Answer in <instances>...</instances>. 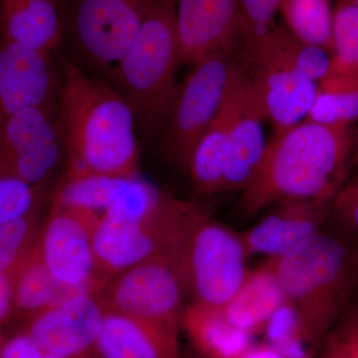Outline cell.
Here are the masks:
<instances>
[{
    "label": "cell",
    "instance_id": "1",
    "mask_svg": "<svg viewBox=\"0 0 358 358\" xmlns=\"http://www.w3.org/2000/svg\"><path fill=\"white\" fill-rule=\"evenodd\" d=\"M60 65L57 127L67 157L64 178L138 176L136 120L121 92L67 58Z\"/></svg>",
    "mask_w": 358,
    "mask_h": 358
},
{
    "label": "cell",
    "instance_id": "2",
    "mask_svg": "<svg viewBox=\"0 0 358 358\" xmlns=\"http://www.w3.org/2000/svg\"><path fill=\"white\" fill-rule=\"evenodd\" d=\"M350 150L346 124L307 121L277 134L242 192L240 210L251 216L289 200L329 204L343 185Z\"/></svg>",
    "mask_w": 358,
    "mask_h": 358
},
{
    "label": "cell",
    "instance_id": "3",
    "mask_svg": "<svg viewBox=\"0 0 358 358\" xmlns=\"http://www.w3.org/2000/svg\"><path fill=\"white\" fill-rule=\"evenodd\" d=\"M205 213L193 202L157 194L145 178L131 181L92 230L100 272L110 280L152 257L178 248L185 233Z\"/></svg>",
    "mask_w": 358,
    "mask_h": 358
},
{
    "label": "cell",
    "instance_id": "4",
    "mask_svg": "<svg viewBox=\"0 0 358 358\" xmlns=\"http://www.w3.org/2000/svg\"><path fill=\"white\" fill-rule=\"evenodd\" d=\"M267 260L284 300L296 308L317 350L348 301L358 274V257L320 231L291 253Z\"/></svg>",
    "mask_w": 358,
    "mask_h": 358
},
{
    "label": "cell",
    "instance_id": "5",
    "mask_svg": "<svg viewBox=\"0 0 358 358\" xmlns=\"http://www.w3.org/2000/svg\"><path fill=\"white\" fill-rule=\"evenodd\" d=\"M180 64L176 0H157L113 78L143 131L152 133L166 122Z\"/></svg>",
    "mask_w": 358,
    "mask_h": 358
},
{
    "label": "cell",
    "instance_id": "6",
    "mask_svg": "<svg viewBox=\"0 0 358 358\" xmlns=\"http://www.w3.org/2000/svg\"><path fill=\"white\" fill-rule=\"evenodd\" d=\"M248 259L241 234L205 212L190 226L178 249L186 293L193 303L223 308L248 275Z\"/></svg>",
    "mask_w": 358,
    "mask_h": 358
},
{
    "label": "cell",
    "instance_id": "7",
    "mask_svg": "<svg viewBox=\"0 0 358 358\" xmlns=\"http://www.w3.org/2000/svg\"><path fill=\"white\" fill-rule=\"evenodd\" d=\"M230 52H218L193 66L174 94L162 145L183 169H187L195 145L218 115L241 70Z\"/></svg>",
    "mask_w": 358,
    "mask_h": 358
},
{
    "label": "cell",
    "instance_id": "8",
    "mask_svg": "<svg viewBox=\"0 0 358 358\" xmlns=\"http://www.w3.org/2000/svg\"><path fill=\"white\" fill-rule=\"evenodd\" d=\"M178 249L152 257L112 278L96 293L105 310L179 334L186 289Z\"/></svg>",
    "mask_w": 358,
    "mask_h": 358
},
{
    "label": "cell",
    "instance_id": "9",
    "mask_svg": "<svg viewBox=\"0 0 358 358\" xmlns=\"http://www.w3.org/2000/svg\"><path fill=\"white\" fill-rule=\"evenodd\" d=\"M157 0H73L71 32L90 63L114 78Z\"/></svg>",
    "mask_w": 358,
    "mask_h": 358
},
{
    "label": "cell",
    "instance_id": "10",
    "mask_svg": "<svg viewBox=\"0 0 358 358\" xmlns=\"http://www.w3.org/2000/svg\"><path fill=\"white\" fill-rule=\"evenodd\" d=\"M53 105L28 108L0 129V176L46 188L63 159L64 145Z\"/></svg>",
    "mask_w": 358,
    "mask_h": 358
},
{
    "label": "cell",
    "instance_id": "11",
    "mask_svg": "<svg viewBox=\"0 0 358 358\" xmlns=\"http://www.w3.org/2000/svg\"><path fill=\"white\" fill-rule=\"evenodd\" d=\"M94 226L81 214L53 202L37 242L40 258L51 275L65 286L88 293H98L110 281L96 262Z\"/></svg>",
    "mask_w": 358,
    "mask_h": 358
},
{
    "label": "cell",
    "instance_id": "12",
    "mask_svg": "<svg viewBox=\"0 0 358 358\" xmlns=\"http://www.w3.org/2000/svg\"><path fill=\"white\" fill-rule=\"evenodd\" d=\"M106 310L96 293H81L28 317L22 331L42 352L63 358H98Z\"/></svg>",
    "mask_w": 358,
    "mask_h": 358
},
{
    "label": "cell",
    "instance_id": "13",
    "mask_svg": "<svg viewBox=\"0 0 358 358\" xmlns=\"http://www.w3.org/2000/svg\"><path fill=\"white\" fill-rule=\"evenodd\" d=\"M60 87L50 55L0 37V129L21 110L53 105Z\"/></svg>",
    "mask_w": 358,
    "mask_h": 358
},
{
    "label": "cell",
    "instance_id": "14",
    "mask_svg": "<svg viewBox=\"0 0 358 358\" xmlns=\"http://www.w3.org/2000/svg\"><path fill=\"white\" fill-rule=\"evenodd\" d=\"M176 24L181 64L194 66L231 51L241 34L239 0H176Z\"/></svg>",
    "mask_w": 358,
    "mask_h": 358
},
{
    "label": "cell",
    "instance_id": "15",
    "mask_svg": "<svg viewBox=\"0 0 358 358\" xmlns=\"http://www.w3.org/2000/svg\"><path fill=\"white\" fill-rule=\"evenodd\" d=\"M275 205L260 222L242 233L249 258L253 255L280 258L320 232L327 204L289 200Z\"/></svg>",
    "mask_w": 358,
    "mask_h": 358
},
{
    "label": "cell",
    "instance_id": "16",
    "mask_svg": "<svg viewBox=\"0 0 358 358\" xmlns=\"http://www.w3.org/2000/svg\"><path fill=\"white\" fill-rule=\"evenodd\" d=\"M253 74L247 72L252 95L264 117L274 126L275 136L307 117L317 94L315 81L282 68L253 66Z\"/></svg>",
    "mask_w": 358,
    "mask_h": 358
},
{
    "label": "cell",
    "instance_id": "17",
    "mask_svg": "<svg viewBox=\"0 0 358 358\" xmlns=\"http://www.w3.org/2000/svg\"><path fill=\"white\" fill-rule=\"evenodd\" d=\"M265 120L252 95L247 71L236 114L231 128L227 164L221 192L243 190L253 180L262 164L268 143L262 127Z\"/></svg>",
    "mask_w": 358,
    "mask_h": 358
},
{
    "label": "cell",
    "instance_id": "18",
    "mask_svg": "<svg viewBox=\"0 0 358 358\" xmlns=\"http://www.w3.org/2000/svg\"><path fill=\"white\" fill-rule=\"evenodd\" d=\"M96 353L98 358H182L178 334L107 310Z\"/></svg>",
    "mask_w": 358,
    "mask_h": 358
},
{
    "label": "cell",
    "instance_id": "19",
    "mask_svg": "<svg viewBox=\"0 0 358 358\" xmlns=\"http://www.w3.org/2000/svg\"><path fill=\"white\" fill-rule=\"evenodd\" d=\"M1 38L50 55L64 34L61 6L52 0H0Z\"/></svg>",
    "mask_w": 358,
    "mask_h": 358
},
{
    "label": "cell",
    "instance_id": "20",
    "mask_svg": "<svg viewBox=\"0 0 358 358\" xmlns=\"http://www.w3.org/2000/svg\"><path fill=\"white\" fill-rule=\"evenodd\" d=\"M244 75L245 69L241 67L218 115L202 134L190 155L186 169L189 171L197 194L211 195L221 192L227 164L231 128L239 103Z\"/></svg>",
    "mask_w": 358,
    "mask_h": 358
},
{
    "label": "cell",
    "instance_id": "21",
    "mask_svg": "<svg viewBox=\"0 0 358 358\" xmlns=\"http://www.w3.org/2000/svg\"><path fill=\"white\" fill-rule=\"evenodd\" d=\"M180 327L205 358H243L255 345L253 334L235 327L222 308L192 303L183 310Z\"/></svg>",
    "mask_w": 358,
    "mask_h": 358
},
{
    "label": "cell",
    "instance_id": "22",
    "mask_svg": "<svg viewBox=\"0 0 358 358\" xmlns=\"http://www.w3.org/2000/svg\"><path fill=\"white\" fill-rule=\"evenodd\" d=\"M246 57L253 66L294 71L315 82L324 79L331 69V57L327 50L301 41L282 26H274L246 49Z\"/></svg>",
    "mask_w": 358,
    "mask_h": 358
},
{
    "label": "cell",
    "instance_id": "23",
    "mask_svg": "<svg viewBox=\"0 0 358 358\" xmlns=\"http://www.w3.org/2000/svg\"><path fill=\"white\" fill-rule=\"evenodd\" d=\"M284 294L272 265L266 260L248 275L223 310L227 319L241 331L262 334L275 310L284 303Z\"/></svg>",
    "mask_w": 358,
    "mask_h": 358
},
{
    "label": "cell",
    "instance_id": "24",
    "mask_svg": "<svg viewBox=\"0 0 358 358\" xmlns=\"http://www.w3.org/2000/svg\"><path fill=\"white\" fill-rule=\"evenodd\" d=\"M136 176L88 174L63 178L53 202L63 208L81 214L96 224Z\"/></svg>",
    "mask_w": 358,
    "mask_h": 358
},
{
    "label": "cell",
    "instance_id": "25",
    "mask_svg": "<svg viewBox=\"0 0 358 358\" xmlns=\"http://www.w3.org/2000/svg\"><path fill=\"white\" fill-rule=\"evenodd\" d=\"M81 293L88 292L65 286L51 275L40 258L36 245L14 279L11 315L29 317Z\"/></svg>",
    "mask_w": 358,
    "mask_h": 358
},
{
    "label": "cell",
    "instance_id": "26",
    "mask_svg": "<svg viewBox=\"0 0 358 358\" xmlns=\"http://www.w3.org/2000/svg\"><path fill=\"white\" fill-rule=\"evenodd\" d=\"M357 117L358 73H329L320 80L307 121L327 126H350Z\"/></svg>",
    "mask_w": 358,
    "mask_h": 358
},
{
    "label": "cell",
    "instance_id": "27",
    "mask_svg": "<svg viewBox=\"0 0 358 358\" xmlns=\"http://www.w3.org/2000/svg\"><path fill=\"white\" fill-rule=\"evenodd\" d=\"M280 11L294 36L333 52V10L329 0H282Z\"/></svg>",
    "mask_w": 358,
    "mask_h": 358
},
{
    "label": "cell",
    "instance_id": "28",
    "mask_svg": "<svg viewBox=\"0 0 358 358\" xmlns=\"http://www.w3.org/2000/svg\"><path fill=\"white\" fill-rule=\"evenodd\" d=\"M39 210L0 225V275L15 279L39 238Z\"/></svg>",
    "mask_w": 358,
    "mask_h": 358
},
{
    "label": "cell",
    "instance_id": "29",
    "mask_svg": "<svg viewBox=\"0 0 358 358\" xmlns=\"http://www.w3.org/2000/svg\"><path fill=\"white\" fill-rule=\"evenodd\" d=\"M333 52L329 73H358V8L353 0H338L333 11Z\"/></svg>",
    "mask_w": 358,
    "mask_h": 358
},
{
    "label": "cell",
    "instance_id": "30",
    "mask_svg": "<svg viewBox=\"0 0 358 358\" xmlns=\"http://www.w3.org/2000/svg\"><path fill=\"white\" fill-rule=\"evenodd\" d=\"M45 190L20 179L0 176V225L40 208Z\"/></svg>",
    "mask_w": 358,
    "mask_h": 358
},
{
    "label": "cell",
    "instance_id": "31",
    "mask_svg": "<svg viewBox=\"0 0 358 358\" xmlns=\"http://www.w3.org/2000/svg\"><path fill=\"white\" fill-rule=\"evenodd\" d=\"M282 0H239L241 34L245 49L257 43L273 27Z\"/></svg>",
    "mask_w": 358,
    "mask_h": 358
},
{
    "label": "cell",
    "instance_id": "32",
    "mask_svg": "<svg viewBox=\"0 0 358 358\" xmlns=\"http://www.w3.org/2000/svg\"><path fill=\"white\" fill-rule=\"evenodd\" d=\"M333 203L338 218L358 232V178L339 189Z\"/></svg>",
    "mask_w": 358,
    "mask_h": 358
},
{
    "label": "cell",
    "instance_id": "33",
    "mask_svg": "<svg viewBox=\"0 0 358 358\" xmlns=\"http://www.w3.org/2000/svg\"><path fill=\"white\" fill-rule=\"evenodd\" d=\"M43 355L41 348L22 331L0 345V358H42Z\"/></svg>",
    "mask_w": 358,
    "mask_h": 358
},
{
    "label": "cell",
    "instance_id": "34",
    "mask_svg": "<svg viewBox=\"0 0 358 358\" xmlns=\"http://www.w3.org/2000/svg\"><path fill=\"white\" fill-rule=\"evenodd\" d=\"M13 284V278L0 275V324L11 315Z\"/></svg>",
    "mask_w": 358,
    "mask_h": 358
},
{
    "label": "cell",
    "instance_id": "35",
    "mask_svg": "<svg viewBox=\"0 0 358 358\" xmlns=\"http://www.w3.org/2000/svg\"><path fill=\"white\" fill-rule=\"evenodd\" d=\"M320 358H348L338 334L329 336L327 341L326 348Z\"/></svg>",
    "mask_w": 358,
    "mask_h": 358
},
{
    "label": "cell",
    "instance_id": "36",
    "mask_svg": "<svg viewBox=\"0 0 358 358\" xmlns=\"http://www.w3.org/2000/svg\"><path fill=\"white\" fill-rule=\"evenodd\" d=\"M243 358H292L282 355L265 343L254 345L244 355Z\"/></svg>",
    "mask_w": 358,
    "mask_h": 358
},
{
    "label": "cell",
    "instance_id": "37",
    "mask_svg": "<svg viewBox=\"0 0 358 358\" xmlns=\"http://www.w3.org/2000/svg\"><path fill=\"white\" fill-rule=\"evenodd\" d=\"M338 336L343 341L346 357L358 358V341L357 339L353 338L352 336L343 331H339Z\"/></svg>",
    "mask_w": 358,
    "mask_h": 358
},
{
    "label": "cell",
    "instance_id": "38",
    "mask_svg": "<svg viewBox=\"0 0 358 358\" xmlns=\"http://www.w3.org/2000/svg\"><path fill=\"white\" fill-rule=\"evenodd\" d=\"M341 331L350 334L358 341V308L348 313Z\"/></svg>",
    "mask_w": 358,
    "mask_h": 358
},
{
    "label": "cell",
    "instance_id": "39",
    "mask_svg": "<svg viewBox=\"0 0 358 358\" xmlns=\"http://www.w3.org/2000/svg\"><path fill=\"white\" fill-rule=\"evenodd\" d=\"M182 358H205L200 355L199 352H195L193 348H189V350H186L185 355H182Z\"/></svg>",
    "mask_w": 358,
    "mask_h": 358
},
{
    "label": "cell",
    "instance_id": "40",
    "mask_svg": "<svg viewBox=\"0 0 358 358\" xmlns=\"http://www.w3.org/2000/svg\"><path fill=\"white\" fill-rule=\"evenodd\" d=\"M42 358H63V357H57V355H50V353H45L44 352L43 357H42Z\"/></svg>",
    "mask_w": 358,
    "mask_h": 358
},
{
    "label": "cell",
    "instance_id": "41",
    "mask_svg": "<svg viewBox=\"0 0 358 358\" xmlns=\"http://www.w3.org/2000/svg\"><path fill=\"white\" fill-rule=\"evenodd\" d=\"M52 1L56 2L58 6H62L63 1H64V0H52Z\"/></svg>",
    "mask_w": 358,
    "mask_h": 358
},
{
    "label": "cell",
    "instance_id": "42",
    "mask_svg": "<svg viewBox=\"0 0 358 358\" xmlns=\"http://www.w3.org/2000/svg\"><path fill=\"white\" fill-rule=\"evenodd\" d=\"M355 162H358V148L357 150V152H355Z\"/></svg>",
    "mask_w": 358,
    "mask_h": 358
},
{
    "label": "cell",
    "instance_id": "43",
    "mask_svg": "<svg viewBox=\"0 0 358 358\" xmlns=\"http://www.w3.org/2000/svg\"><path fill=\"white\" fill-rule=\"evenodd\" d=\"M2 341H3V338H2L1 334H0V345H1Z\"/></svg>",
    "mask_w": 358,
    "mask_h": 358
},
{
    "label": "cell",
    "instance_id": "44",
    "mask_svg": "<svg viewBox=\"0 0 358 358\" xmlns=\"http://www.w3.org/2000/svg\"><path fill=\"white\" fill-rule=\"evenodd\" d=\"M353 1H355V3L357 4L358 8V0H353Z\"/></svg>",
    "mask_w": 358,
    "mask_h": 358
}]
</instances>
